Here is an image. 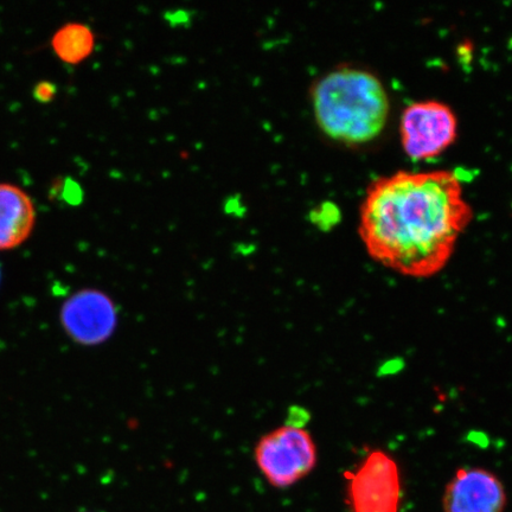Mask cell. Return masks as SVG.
I'll return each instance as SVG.
<instances>
[{"mask_svg": "<svg viewBox=\"0 0 512 512\" xmlns=\"http://www.w3.org/2000/svg\"><path fill=\"white\" fill-rule=\"evenodd\" d=\"M472 219L454 172L396 171L370 184L358 232L371 259L406 277L430 278L448 264Z\"/></svg>", "mask_w": 512, "mask_h": 512, "instance_id": "6da1fadb", "label": "cell"}, {"mask_svg": "<svg viewBox=\"0 0 512 512\" xmlns=\"http://www.w3.org/2000/svg\"><path fill=\"white\" fill-rule=\"evenodd\" d=\"M311 96L320 131L337 143L368 144L387 125L390 113L387 89L368 69L335 68L315 83Z\"/></svg>", "mask_w": 512, "mask_h": 512, "instance_id": "7a4b0ae2", "label": "cell"}, {"mask_svg": "<svg viewBox=\"0 0 512 512\" xmlns=\"http://www.w3.org/2000/svg\"><path fill=\"white\" fill-rule=\"evenodd\" d=\"M255 465L274 489L302 482L315 469L318 451L305 427L285 424L262 435L254 447Z\"/></svg>", "mask_w": 512, "mask_h": 512, "instance_id": "3957f363", "label": "cell"}, {"mask_svg": "<svg viewBox=\"0 0 512 512\" xmlns=\"http://www.w3.org/2000/svg\"><path fill=\"white\" fill-rule=\"evenodd\" d=\"M457 136V115L444 102L416 101L402 112L401 144L412 159L427 160L440 156L456 142Z\"/></svg>", "mask_w": 512, "mask_h": 512, "instance_id": "277c9868", "label": "cell"}, {"mask_svg": "<svg viewBox=\"0 0 512 512\" xmlns=\"http://www.w3.org/2000/svg\"><path fill=\"white\" fill-rule=\"evenodd\" d=\"M349 497L354 512H398L400 471L383 451H373L355 472L349 473Z\"/></svg>", "mask_w": 512, "mask_h": 512, "instance_id": "5b68a950", "label": "cell"}, {"mask_svg": "<svg viewBox=\"0 0 512 512\" xmlns=\"http://www.w3.org/2000/svg\"><path fill=\"white\" fill-rule=\"evenodd\" d=\"M67 334L83 345L107 341L117 325V310L111 298L96 290H83L70 297L61 310Z\"/></svg>", "mask_w": 512, "mask_h": 512, "instance_id": "8992f818", "label": "cell"}, {"mask_svg": "<svg viewBox=\"0 0 512 512\" xmlns=\"http://www.w3.org/2000/svg\"><path fill=\"white\" fill-rule=\"evenodd\" d=\"M505 504L507 494L501 480L479 467L459 469L443 498L445 512H503Z\"/></svg>", "mask_w": 512, "mask_h": 512, "instance_id": "52a82bcc", "label": "cell"}, {"mask_svg": "<svg viewBox=\"0 0 512 512\" xmlns=\"http://www.w3.org/2000/svg\"><path fill=\"white\" fill-rule=\"evenodd\" d=\"M35 223V204L28 192L15 184L0 183V251L23 245Z\"/></svg>", "mask_w": 512, "mask_h": 512, "instance_id": "ba28073f", "label": "cell"}, {"mask_svg": "<svg viewBox=\"0 0 512 512\" xmlns=\"http://www.w3.org/2000/svg\"><path fill=\"white\" fill-rule=\"evenodd\" d=\"M51 47L62 62L75 66L93 54L95 35L86 24L68 23L55 32Z\"/></svg>", "mask_w": 512, "mask_h": 512, "instance_id": "9c48e42d", "label": "cell"}, {"mask_svg": "<svg viewBox=\"0 0 512 512\" xmlns=\"http://www.w3.org/2000/svg\"><path fill=\"white\" fill-rule=\"evenodd\" d=\"M56 87L50 82H41L34 89V96L37 101L47 104L55 98Z\"/></svg>", "mask_w": 512, "mask_h": 512, "instance_id": "30bf717a", "label": "cell"}]
</instances>
